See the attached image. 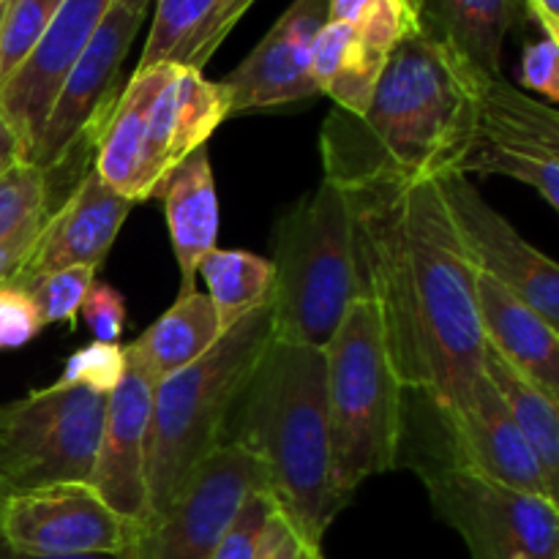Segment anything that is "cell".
<instances>
[{
    "mask_svg": "<svg viewBox=\"0 0 559 559\" xmlns=\"http://www.w3.org/2000/svg\"><path fill=\"white\" fill-rule=\"evenodd\" d=\"M366 300L380 317L404 391L451 424L484 374L475 271L464 257L437 180L347 189Z\"/></svg>",
    "mask_w": 559,
    "mask_h": 559,
    "instance_id": "6da1fadb",
    "label": "cell"
},
{
    "mask_svg": "<svg viewBox=\"0 0 559 559\" xmlns=\"http://www.w3.org/2000/svg\"><path fill=\"white\" fill-rule=\"evenodd\" d=\"M478 69L424 31L388 58L360 115L333 107L320 134L325 178L344 189L424 183L459 173L478 118Z\"/></svg>",
    "mask_w": 559,
    "mask_h": 559,
    "instance_id": "7a4b0ae2",
    "label": "cell"
},
{
    "mask_svg": "<svg viewBox=\"0 0 559 559\" xmlns=\"http://www.w3.org/2000/svg\"><path fill=\"white\" fill-rule=\"evenodd\" d=\"M233 415V440L262 462L278 511L309 549L322 551L344 511L331 478L325 349L271 336Z\"/></svg>",
    "mask_w": 559,
    "mask_h": 559,
    "instance_id": "3957f363",
    "label": "cell"
},
{
    "mask_svg": "<svg viewBox=\"0 0 559 559\" xmlns=\"http://www.w3.org/2000/svg\"><path fill=\"white\" fill-rule=\"evenodd\" d=\"M271 336L265 304L229 328L197 364L156 382L147 431V516L164 511L197 467L227 442L240 393Z\"/></svg>",
    "mask_w": 559,
    "mask_h": 559,
    "instance_id": "277c9868",
    "label": "cell"
},
{
    "mask_svg": "<svg viewBox=\"0 0 559 559\" xmlns=\"http://www.w3.org/2000/svg\"><path fill=\"white\" fill-rule=\"evenodd\" d=\"M271 328L282 342L325 349L366 282L349 191L333 180L295 202L273 227Z\"/></svg>",
    "mask_w": 559,
    "mask_h": 559,
    "instance_id": "5b68a950",
    "label": "cell"
},
{
    "mask_svg": "<svg viewBox=\"0 0 559 559\" xmlns=\"http://www.w3.org/2000/svg\"><path fill=\"white\" fill-rule=\"evenodd\" d=\"M331 478L347 506L358 486L396 469L404 440V391L371 300H355L325 344Z\"/></svg>",
    "mask_w": 559,
    "mask_h": 559,
    "instance_id": "8992f818",
    "label": "cell"
},
{
    "mask_svg": "<svg viewBox=\"0 0 559 559\" xmlns=\"http://www.w3.org/2000/svg\"><path fill=\"white\" fill-rule=\"evenodd\" d=\"M107 393L55 385L0 404V491L91 480Z\"/></svg>",
    "mask_w": 559,
    "mask_h": 559,
    "instance_id": "52a82bcc",
    "label": "cell"
},
{
    "mask_svg": "<svg viewBox=\"0 0 559 559\" xmlns=\"http://www.w3.org/2000/svg\"><path fill=\"white\" fill-rule=\"evenodd\" d=\"M437 516L462 535L469 559H559L555 500L480 478L451 459L420 469Z\"/></svg>",
    "mask_w": 559,
    "mask_h": 559,
    "instance_id": "ba28073f",
    "label": "cell"
},
{
    "mask_svg": "<svg viewBox=\"0 0 559 559\" xmlns=\"http://www.w3.org/2000/svg\"><path fill=\"white\" fill-rule=\"evenodd\" d=\"M257 489H271L265 467L249 448L227 440L197 467L164 511L136 527L131 557L213 559L235 513Z\"/></svg>",
    "mask_w": 559,
    "mask_h": 559,
    "instance_id": "9c48e42d",
    "label": "cell"
},
{
    "mask_svg": "<svg viewBox=\"0 0 559 559\" xmlns=\"http://www.w3.org/2000/svg\"><path fill=\"white\" fill-rule=\"evenodd\" d=\"M145 14L123 9L120 3L109 5L102 25L87 41L85 52L66 76L52 109H49L44 129L33 145L27 162L52 178L82 147H96L98 134L118 102V82L123 60L140 33Z\"/></svg>",
    "mask_w": 559,
    "mask_h": 559,
    "instance_id": "30bf717a",
    "label": "cell"
},
{
    "mask_svg": "<svg viewBox=\"0 0 559 559\" xmlns=\"http://www.w3.org/2000/svg\"><path fill=\"white\" fill-rule=\"evenodd\" d=\"M462 175H506L538 191L559 207V115L551 104L508 85L502 76L484 82L473 140Z\"/></svg>",
    "mask_w": 559,
    "mask_h": 559,
    "instance_id": "8fae6325",
    "label": "cell"
},
{
    "mask_svg": "<svg viewBox=\"0 0 559 559\" xmlns=\"http://www.w3.org/2000/svg\"><path fill=\"white\" fill-rule=\"evenodd\" d=\"M140 524L118 516L91 484H52L0 497V538L41 557L129 551Z\"/></svg>",
    "mask_w": 559,
    "mask_h": 559,
    "instance_id": "7c38bea8",
    "label": "cell"
},
{
    "mask_svg": "<svg viewBox=\"0 0 559 559\" xmlns=\"http://www.w3.org/2000/svg\"><path fill=\"white\" fill-rule=\"evenodd\" d=\"M442 205L451 216L469 267L516 293L546 322L559 325V271L557 262L516 233L502 213L480 197L473 180L462 173L437 180Z\"/></svg>",
    "mask_w": 559,
    "mask_h": 559,
    "instance_id": "4fadbf2b",
    "label": "cell"
},
{
    "mask_svg": "<svg viewBox=\"0 0 559 559\" xmlns=\"http://www.w3.org/2000/svg\"><path fill=\"white\" fill-rule=\"evenodd\" d=\"M325 22L328 0H293L243 63L218 82L227 112H260L320 96L311 76V47Z\"/></svg>",
    "mask_w": 559,
    "mask_h": 559,
    "instance_id": "5bb4252c",
    "label": "cell"
},
{
    "mask_svg": "<svg viewBox=\"0 0 559 559\" xmlns=\"http://www.w3.org/2000/svg\"><path fill=\"white\" fill-rule=\"evenodd\" d=\"M112 0H63L27 58L0 82V118L31 156L49 109Z\"/></svg>",
    "mask_w": 559,
    "mask_h": 559,
    "instance_id": "9a60e30c",
    "label": "cell"
},
{
    "mask_svg": "<svg viewBox=\"0 0 559 559\" xmlns=\"http://www.w3.org/2000/svg\"><path fill=\"white\" fill-rule=\"evenodd\" d=\"M156 374L126 347V374L107 396L102 442L87 484L118 516L142 524L147 516V431Z\"/></svg>",
    "mask_w": 559,
    "mask_h": 559,
    "instance_id": "2e32d148",
    "label": "cell"
},
{
    "mask_svg": "<svg viewBox=\"0 0 559 559\" xmlns=\"http://www.w3.org/2000/svg\"><path fill=\"white\" fill-rule=\"evenodd\" d=\"M134 202L109 189L96 169L85 173L69 197L44 218L31 251L9 284L31 289L38 278L71 265L102 267Z\"/></svg>",
    "mask_w": 559,
    "mask_h": 559,
    "instance_id": "e0dca14e",
    "label": "cell"
},
{
    "mask_svg": "<svg viewBox=\"0 0 559 559\" xmlns=\"http://www.w3.org/2000/svg\"><path fill=\"white\" fill-rule=\"evenodd\" d=\"M227 118V102H224L218 82L205 80L202 71L175 66L167 85L162 87V93L153 102L151 115H147L134 205L156 200L167 175L186 156L205 147L213 131Z\"/></svg>",
    "mask_w": 559,
    "mask_h": 559,
    "instance_id": "ac0fdd59",
    "label": "cell"
},
{
    "mask_svg": "<svg viewBox=\"0 0 559 559\" xmlns=\"http://www.w3.org/2000/svg\"><path fill=\"white\" fill-rule=\"evenodd\" d=\"M445 431L451 440V459L456 464L508 489L540 495L557 502V491L546 480L533 448L527 445L516 420L486 374L473 382L467 402L445 426Z\"/></svg>",
    "mask_w": 559,
    "mask_h": 559,
    "instance_id": "d6986e66",
    "label": "cell"
},
{
    "mask_svg": "<svg viewBox=\"0 0 559 559\" xmlns=\"http://www.w3.org/2000/svg\"><path fill=\"white\" fill-rule=\"evenodd\" d=\"M475 300L484 342L519 374L559 402V333L533 306L500 282L475 273Z\"/></svg>",
    "mask_w": 559,
    "mask_h": 559,
    "instance_id": "ffe728a7",
    "label": "cell"
},
{
    "mask_svg": "<svg viewBox=\"0 0 559 559\" xmlns=\"http://www.w3.org/2000/svg\"><path fill=\"white\" fill-rule=\"evenodd\" d=\"M164 202L169 240L180 271V295L194 293L200 262L216 249L218 238V194L207 147L186 156L158 189Z\"/></svg>",
    "mask_w": 559,
    "mask_h": 559,
    "instance_id": "44dd1931",
    "label": "cell"
},
{
    "mask_svg": "<svg viewBox=\"0 0 559 559\" xmlns=\"http://www.w3.org/2000/svg\"><path fill=\"white\" fill-rule=\"evenodd\" d=\"M257 0H156L151 33L136 69H205L224 38Z\"/></svg>",
    "mask_w": 559,
    "mask_h": 559,
    "instance_id": "7402d4cb",
    "label": "cell"
},
{
    "mask_svg": "<svg viewBox=\"0 0 559 559\" xmlns=\"http://www.w3.org/2000/svg\"><path fill=\"white\" fill-rule=\"evenodd\" d=\"M426 36L462 55L484 76H500L506 36L522 0H409Z\"/></svg>",
    "mask_w": 559,
    "mask_h": 559,
    "instance_id": "603a6c76",
    "label": "cell"
},
{
    "mask_svg": "<svg viewBox=\"0 0 559 559\" xmlns=\"http://www.w3.org/2000/svg\"><path fill=\"white\" fill-rule=\"evenodd\" d=\"M175 66H153V69H136L123 91L118 93L112 112L104 123L96 142V164L93 169L98 178L118 191L120 197L134 202L136 173H140L142 142H145L147 115L153 102L167 85Z\"/></svg>",
    "mask_w": 559,
    "mask_h": 559,
    "instance_id": "cb8c5ba5",
    "label": "cell"
},
{
    "mask_svg": "<svg viewBox=\"0 0 559 559\" xmlns=\"http://www.w3.org/2000/svg\"><path fill=\"white\" fill-rule=\"evenodd\" d=\"M391 55L371 47L353 25L328 20L311 47V76L320 93L333 98L336 109L360 115L380 82Z\"/></svg>",
    "mask_w": 559,
    "mask_h": 559,
    "instance_id": "d4e9b609",
    "label": "cell"
},
{
    "mask_svg": "<svg viewBox=\"0 0 559 559\" xmlns=\"http://www.w3.org/2000/svg\"><path fill=\"white\" fill-rule=\"evenodd\" d=\"M222 336L224 333L218 328L211 298L194 289V293L178 295L173 309L164 311L129 347L145 360L156 380H162V377L197 364L202 355L216 347Z\"/></svg>",
    "mask_w": 559,
    "mask_h": 559,
    "instance_id": "484cf974",
    "label": "cell"
},
{
    "mask_svg": "<svg viewBox=\"0 0 559 559\" xmlns=\"http://www.w3.org/2000/svg\"><path fill=\"white\" fill-rule=\"evenodd\" d=\"M484 374L497 388L500 399L506 402L508 413L516 420L519 431L524 435L527 445L533 448L540 469L551 489L557 491L559 478V407L551 396H546L538 385L519 374L506 358L486 344L484 349Z\"/></svg>",
    "mask_w": 559,
    "mask_h": 559,
    "instance_id": "4316f807",
    "label": "cell"
},
{
    "mask_svg": "<svg viewBox=\"0 0 559 559\" xmlns=\"http://www.w3.org/2000/svg\"><path fill=\"white\" fill-rule=\"evenodd\" d=\"M197 276H202L207 287L213 309H216L218 328L227 333L251 311L262 309L271 300L273 265L271 260L240 249H213L200 262Z\"/></svg>",
    "mask_w": 559,
    "mask_h": 559,
    "instance_id": "83f0119b",
    "label": "cell"
},
{
    "mask_svg": "<svg viewBox=\"0 0 559 559\" xmlns=\"http://www.w3.org/2000/svg\"><path fill=\"white\" fill-rule=\"evenodd\" d=\"M328 20L353 25L371 47L385 55L420 31L409 0H328Z\"/></svg>",
    "mask_w": 559,
    "mask_h": 559,
    "instance_id": "f1b7e54d",
    "label": "cell"
},
{
    "mask_svg": "<svg viewBox=\"0 0 559 559\" xmlns=\"http://www.w3.org/2000/svg\"><path fill=\"white\" fill-rule=\"evenodd\" d=\"M49 175L20 162L0 175V240L38 227L49 216Z\"/></svg>",
    "mask_w": 559,
    "mask_h": 559,
    "instance_id": "f546056e",
    "label": "cell"
},
{
    "mask_svg": "<svg viewBox=\"0 0 559 559\" xmlns=\"http://www.w3.org/2000/svg\"><path fill=\"white\" fill-rule=\"evenodd\" d=\"M63 0H5L0 25V82L27 58Z\"/></svg>",
    "mask_w": 559,
    "mask_h": 559,
    "instance_id": "4dcf8cb0",
    "label": "cell"
},
{
    "mask_svg": "<svg viewBox=\"0 0 559 559\" xmlns=\"http://www.w3.org/2000/svg\"><path fill=\"white\" fill-rule=\"evenodd\" d=\"M93 284H96V267L71 265L38 278L27 293H31L44 325H69L74 331L82 300L91 293Z\"/></svg>",
    "mask_w": 559,
    "mask_h": 559,
    "instance_id": "1f68e13d",
    "label": "cell"
},
{
    "mask_svg": "<svg viewBox=\"0 0 559 559\" xmlns=\"http://www.w3.org/2000/svg\"><path fill=\"white\" fill-rule=\"evenodd\" d=\"M126 374V347L107 342H91L76 349L66 364L63 377L58 382L80 385L96 393H112Z\"/></svg>",
    "mask_w": 559,
    "mask_h": 559,
    "instance_id": "d6a6232c",
    "label": "cell"
},
{
    "mask_svg": "<svg viewBox=\"0 0 559 559\" xmlns=\"http://www.w3.org/2000/svg\"><path fill=\"white\" fill-rule=\"evenodd\" d=\"M273 508H276V500H273L271 489L251 491L243 506H240V511L235 513L224 538L218 540L213 559H257L262 530H265Z\"/></svg>",
    "mask_w": 559,
    "mask_h": 559,
    "instance_id": "836d02e7",
    "label": "cell"
},
{
    "mask_svg": "<svg viewBox=\"0 0 559 559\" xmlns=\"http://www.w3.org/2000/svg\"><path fill=\"white\" fill-rule=\"evenodd\" d=\"M44 322L27 289L0 284V353L20 349L41 333Z\"/></svg>",
    "mask_w": 559,
    "mask_h": 559,
    "instance_id": "e575fe53",
    "label": "cell"
},
{
    "mask_svg": "<svg viewBox=\"0 0 559 559\" xmlns=\"http://www.w3.org/2000/svg\"><path fill=\"white\" fill-rule=\"evenodd\" d=\"M80 314L87 331L93 333V342L118 344L126 325V300L118 289L109 284H93L91 293L82 300Z\"/></svg>",
    "mask_w": 559,
    "mask_h": 559,
    "instance_id": "d590c367",
    "label": "cell"
},
{
    "mask_svg": "<svg viewBox=\"0 0 559 559\" xmlns=\"http://www.w3.org/2000/svg\"><path fill=\"white\" fill-rule=\"evenodd\" d=\"M559 41L551 36L540 33L535 41H530L524 47L522 55V85L527 91L538 93V96L549 98V104L555 107L559 98Z\"/></svg>",
    "mask_w": 559,
    "mask_h": 559,
    "instance_id": "8d00e7d4",
    "label": "cell"
},
{
    "mask_svg": "<svg viewBox=\"0 0 559 559\" xmlns=\"http://www.w3.org/2000/svg\"><path fill=\"white\" fill-rule=\"evenodd\" d=\"M257 559H322V551L309 549L276 506L262 530Z\"/></svg>",
    "mask_w": 559,
    "mask_h": 559,
    "instance_id": "74e56055",
    "label": "cell"
},
{
    "mask_svg": "<svg viewBox=\"0 0 559 559\" xmlns=\"http://www.w3.org/2000/svg\"><path fill=\"white\" fill-rule=\"evenodd\" d=\"M38 229H41V224H38V227L25 229V233L14 235V238L0 240V284H9L11 276L20 271V265L25 262V257H27V251H31L33 240H36Z\"/></svg>",
    "mask_w": 559,
    "mask_h": 559,
    "instance_id": "f35d334b",
    "label": "cell"
},
{
    "mask_svg": "<svg viewBox=\"0 0 559 559\" xmlns=\"http://www.w3.org/2000/svg\"><path fill=\"white\" fill-rule=\"evenodd\" d=\"M522 3L538 25V31L559 41V0H522Z\"/></svg>",
    "mask_w": 559,
    "mask_h": 559,
    "instance_id": "ab89813d",
    "label": "cell"
},
{
    "mask_svg": "<svg viewBox=\"0 0 559 559\" xmlns=\"http://www.w3.org/2000/svg\"><path fill=\"white\" fill-rule=\"evenodd\" d=\"M20 162H27L25 147H22L20 136L14 134V129L0 118V175L9 173V169L16 167Z\"/></svg>",
    "mask_w": 559,
    "mask_h": 559,
    "instance_id": "60d3db41",
    "label": "cell"
},
{
    "mask_svg": "<svg viewBox=\"0 0 559 559\" xmlns=\"http://www.w3.org/2000/svg\"><path fill=\"white\" fill-rule=\"evenodd\" d=\"M0 559H134L129 551H118V555H85V557H41V555H27V551L14 549L0 538Z\"/></svg>",
    "mask_w": 559,
    "mask_h": 559,
    "instance_id": "b9f144b4",
    "label": "cell"
},
{
    "mask_svg": "<svg viewBox=\"0 0 559 559\" xmlns=\"http://www.w3.org/2000/svg\"><path fill=\"white\" fill-rule=\"evenodd\" d=\"M115 3H120L129 11H136V14H145V9L153 3V0H115Z\"/></svg>",
    "mask_w": 559,
    "mask_h": 559,
    "instance_id": "7bdbcfd3",
    "label": "cell"
},
{
    "mask_svg": "<svg viewBox=\"0 0 559 559\" xmlns=\"http://www.w3.org/2000/svg\"><path fill=\"white\" fill-rule=\"evenodd\" d=\"M3 14H5V3H0V25H3Z\"/></svg>",
    "mask_w": 559,
    "mask_h": 559,
    "instance_id": "ee69618b",
    "label": "cell"
},
{
    "mask_svg": "<svg viewBox=\"0 0 559 559\" xmlns=\"http://www.w3.org/2000/svg\"><path fill=\"white\" fill-rule=\"evenodd\" d=\"M0 3H5V0H0Z\"/></svg>",
    "mask_w": 559,
    "mask_h": 559,
    "instance_id": "f6af8a7d",
    "label": "cell"
},
{
    "mask_svg": "<svg viewBox=\"0 0 559 559\" xmlns=\"http://www.w3.org/2000/svg\"><path fill=\"white\" fill-rule=\"evenodd\" d=\"M0 497H3V491H0Z\"/></svg>",
    "mask_w": 559,
    "mask_h": 559,
    "instance_id": "bcb514c9",
    "label": "cell"
}]
</instances>
